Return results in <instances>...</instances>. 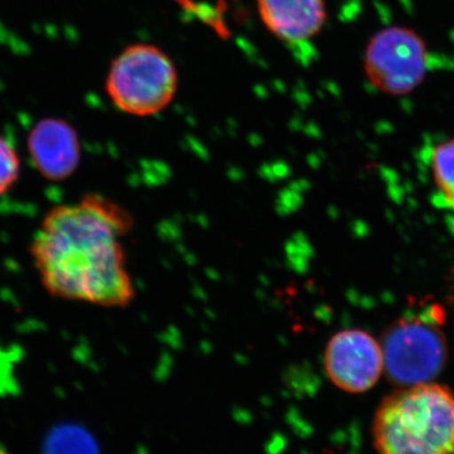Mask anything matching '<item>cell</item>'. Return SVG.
I'll return each instance as SVG.
<instances>
[{
	"mask_svg": "<svg viewBox=\"0 0 454 454\" xmlns=\"http://www.w3.org/2000/svg\"><path fill=\"white\" fill-rule=\"evenodd\" d=\"M133 217L98 193L47 212L31 241L42 286L59 300L125 309L136 298L122 239Z\"/></svg>",
	"mask_w": 454,
	"mask_h": 454,
	"instance_id": "6da1fadb",
	"label": "cell"
},
{
	"mask_svg": "<svg viewBox=\"0 0 454 454\" xmlns=\"http://www.w3.org/2000/svg\"><path fill=\"white\" fill-rule=\"evenodd\" d=\"M378 454H454V393L429 381L381 400L372 422Z\"/></svg>",
	"mask_w": 454,
	"mask_h": 454,
	"instance_id": "7a4b0ae2",
	"label": "cell"
},
{
	"mask_svg": "<svg viewBox=\"0 0 454 454\" xmlns=\"http://www.w3.org/2000/svg\"><path fill=\"white\" fill-rule=\"evenodd\" d=\"M178 88L177 68L154 44L136 43L114 59L106 77V92L114 106L134 116L162 112Z\"/></svg>",
	"mask_w": 454,
	"mask_h": 454,
	"instance_id": "3957f363",
	"label": "cell"
},
{
	"mask_svg": "<svg viewBox=\"0 0 454 454\" xmlns=\"http://www.w3.org/2000/svg\"><path fill=\"white\" fill-rule=\"evenodd\" d=\"M385 373L399 387L434 381L447 363L446 337L435 322L403 318L381 340Z\"/></svg>",
	"mask_w": 454,
	"mask_h": 454,
	"instance_id": "277c9868",
	"label": "cell"
},
{
	"mask_svg": "<svg viewBox=\"0 0 454 454\" xmlns=\"http://www.w3.org/2000/svg\"><path fill=\"white\" fill-rule=\"evenodd\" d=\"M428 51L411 29L391 27L376 33L367 44L364 66L376 89L391 95L413 91L426 76Z\"/></svg>",
	"mask_w": 454,
	"mask_h": 454,
	"instance_id": "5b68a950",
	"label": "cell"
},
{
	"mask_svg": "<svg viewBox=\"0 0 454 454\" xmlns=\"http://www.w3.org/2000/svg\"><path fill=\"white\" fill-rule=\"evenodd\" d=\"M324 367L327 378L340 390L366 393L385 372L381 342L360 328L339 331L325 345Z\"/></svg>",
	"mask_w": 454,
	"mask_h": 454,
	"instance_id": "8992f818",
	"label": "cell"
},
{
	"mask_svg": "<svg viewBox=\"0 0 454 454\" xmlns=\"http://www.w3.org/2000/svg\"><path fill=\"white\" fill-rule=\"evenodd\" d=\"M27 148L35 168L51 182L66 181L82 162V143L70 122L46 118L32 128Z\"/></svg>",
	"mask_w": 454,
	"mask_h": 454,
	"instance_id": "52a82bcc",
	"label": "cell"
},
{
	"mask_svg": "<svg viewBox=\"0 0 454 454\" xmlns=\"http://www.w3.org/2000/svg\"><path fill=\"white\" fill-rule=\"evenodd\" d=\"M256 4L268 31L294 46L316 38L327 20L325 0H256Z\"/></svg>",
	"mask_w": 454,
	"mask_h": 454,
	"instance_id": "ba28073f",
	"label": "cell"
},
{
	"mask_svg": "<svg viewBox=\"0 0 454 454\" xmlns=\"http://www.w3.org/2000/svg\"><path fill=\"white\" fill-rule=\"evenodd\" d=\"M41 454H101L94 435L74 423L57 424L42 441Z\"/></svg>",
	"mask_w": 454,
	"mask_h": 454,
	"instance_id": "9c48e42d",
	"label": "cell"
},
{
	"mask_svg": "<svg viewBox=\"0 0 454 454\" xmlns=\"http://www.w3.org/2000/svg\"><path fill=\"white\" fill-rule=\"evenodd\" d=\"M430 172L439 195L454 210V138L443 140L433 148Z\"/></svg>",
	"mask_w": 454,
	"mask_h": 454,
	"instance_id": "30bf717a",
	"label": "cell"
},
{
	"mask_svg": "<svg viewBox=\"0 0 454 454\" xmlns=\"http://www.w3.org/2000/svg\"><path fill=\"white\" fill-rule=\"evenodd\" d=\"M20 176V160L16 148L0 136V197L8 193Z\"/></svg>",
	"mask_w": 454,
	"mask_h": 454,
	"instance_id": "8fae6325",
	"label": "cell"
},
{
	"mask_svg": "<svg viewBox=\"0 0 454 454\" xmlns=\"http://www.w3.org/2000/svg\"><path fill=\"white\" fill-rule=\"evenodd\" d=\"M0 454H11L4 450V448L0 447Z\"/></svg>",
	"mask_w": 454,
	"mask_h": 454,
	"instance_id": "7c38bea8",
	"label": "cell"
}]
</instances>
